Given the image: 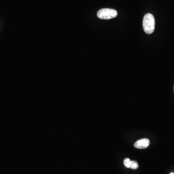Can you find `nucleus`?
<instances>
[{
  "label": "nucleus",
  "mask_w": 174,
  "mask_h": 174,
  "mask_svg": "<svg viewBox=\"0 0 174 174\" xmlns=\"http://www.w3.org/2000/svg\"><path fill=\"white\" fill-rule=\"evenodd\" d=\"M155 21L153 16L150 13L145 15L143 21V26L146 34H151L154 31Z\"/></svg>",
  "instance_id": "f257e3e1"
},
{
  "label": "nucleus",
  "mask_w": 174,
  "mask_h": 174,
  "mask_svg": "<svg viewBox=\"0 0 174 174\" xmlns=\"http://www.w3.org/2000/svg\"><path fill=\"white\" fill-rule=\"evenodd\" d=\"M116 10L113 9L103 8L100 9L97 13V16L102 20H109L117 16Z\"/></svg>",
  "instance_id": "f03ea898"
},
{
  "label": "nucleus",
  "mask_w": 174,
  "mask_h": 174,
  "mask_svg": "<svg viewBox=\"0 0 174 174\" xmlns=\"http://www.w3.org/2000/svg\"><path fill=\"white\" fill-rule=\"evenodd\" d=\"M150 144V141L147 138H144L137 141L134 144V146L137 149H143L148 148Z\"/></svg>",
  "instance_id": "7ed1b4c3"
},
{
  "label": "nucleus",
  "mask_w": 174,
  "mask_h": 174,
  "mask_svg": "<svg viewBox=\"0 0 174 174\" xmlns=\"http://www.w3.org/2000/svg\"><path fill=\"white\" fill-rule=\"evenodd\" d=\"M132 163V161L129 158H126L124 160V164L127 168H130Z\"/></svg>",
  "instance_id": "20e7f679"
},
{
  "label": "nucleus",
  "mask_w": 174,
  "mask_h": 174,
  "mask_svg": "<svg viewBox=\"0 0 174 174\" xmlns=\"http://www.w3.org/2000/svg\"><path fill=\"white\" fill-rule=\"evenodd\" d=\"M130 168L133 169H136L138 168V164L137 162L136 161H132V163L130 165Z\"/></svg>",
  "instance_id": "39448f33"
},
{
  "label": "nucleus",
  "mask_w": 174,
  "mask_h": 174,
  "mask_svg": "<svg viewBox=\"0 0 174 174\" xmlns=\"http://www.w3.org/2000/svg\"><path fill=\"white\" fill-rule=\"evenodd\" d=\"M174 174V173H171V174Z\"/></svg>",
  "instance_id": "423d86ee"
},
{
  "label": "nucleus",
  "mask_w": 174,
  "mask_h": 174,
  "mask_svg": "<svg viewBox=\"0 0 174 174\" xmlns=\"http://www.w3.org/2000/svg\"></svg>",
  "instance_id": "0eeeda50"
}]
</instances>
